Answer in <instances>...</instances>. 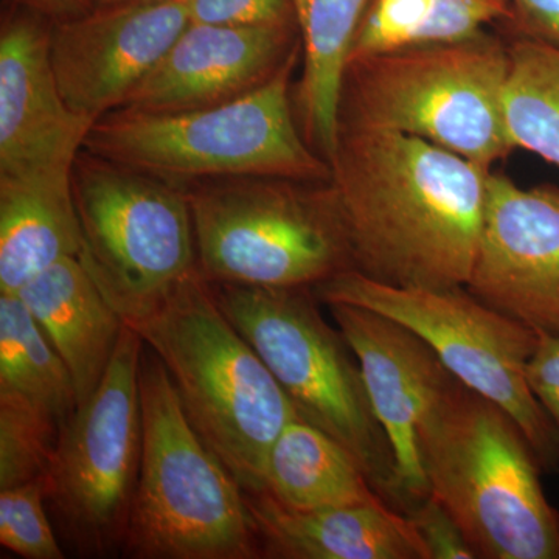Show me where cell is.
<instances>
[{
    "label": "cell",
    "mask_w": 559,
    "mask_h": 559,
    "mask_svg": "<svg viewBox=\"0 0 559 559\" xmlns=\"http://www.w3.org/2000/svg\"><path fill=\"white\" fill-rule=\"evenodd\" d=\"M189 24L186 0L105 3L55 22L50 61L62 97L92 121L123 108Z\"/></svg>",
    "instance_id": "13"
},
{
    "label": "cell",
    "mask_w": 559,
    "mask_h": 559,
    "mask_svg": "<svg viewBox=\"0 0 559 559\" xmlns=\"http://www.w3.org/2000/svg\"><path fill=\"white\" fill-rule=\"evenodd\" d=\"M330 165L353 270L401 288L468 285L491 170L414 135L344 127Z\"/></svg>",
    "instance_id": "1"
},
{
    "label": "cell",
    "mask_w": 559,
    "mask_h": 559,
    "mask_svg": "<svg viewBox=\"0 0 559 559\" xmlns=\"http://www.w3.org/2000/svg\"><path fill=\"white\" fill-rule=\"evenodd\" d=\"M264 491L300 510L389 506L355 455L304 418L289 421L272 444Z\"/></svg>",
    "instance_id": "20"
},
{
    "label": "cell",
    "mask_w": 559,
    "mask_h": 559,
    "mask_svg": "<svg viewBox=\"0 0 559 559\" xmlns=\"http://www.w3.org/2000/svg\"><path fill=\"white\" fill-rule=\"evenodd\" d=\"M514 35L559 46V0H510Z\"/></svg>",
    "instance_id": "30"
},
{
    "label": "cell",
    "mask_w": 559,
    "mask_h": 559,
    "mask_svg": "<svg viewBox=\"0 0 559 559\" xmlns=\"http://www.w3.org/2000/svg\"><path fill=\"white\" fill-rule=\"evenodd\" d=\"M473 296L539 336H559V189H522L491 171Z\"/></svg>",
    "instance_id": "14"
},
{
    "label": "cell",
    "mask_w": 559,
    "mask_h": 559,
    "mask_svg": "<svg viewBox=\"0 0 559 559\" xmlns=\"http://www.w3.org/2000/svg\"><path fill=\"white\" fill-rule=\"evenodd\" d=\"M503 90V120L513 150L559 167V46L514 35Z\"/></svg>",
    "instance_id": "23"
},
{
    "label": "cell",
    "mask_w": 559,
    "mask_h": 559,
    "mask_svg": "<svg viewBox=\"0 0 559 559\" xmlns=\"http://www.w3.org/2000/svg\"><path fill=\"white\" fill-rule=\"evenodd\" d=\"M358 359L371 409L388 437L403 513L429 498L419 428L432 404L457 380L421 337L395 320L353 305H329Z\"/></svg>",
    "instance_id": "15"
},
{
    "label": "cell",
    "mask_w": 559,
    "mask_h": 559,
    "mask_svg": "<svg viewBox=\"0 0 559 559\" xmlns=\"http://www.w3.org/2000/svg\"><path fill=\"white\" fill-rule=\"evenodd\" d=\"M79 260L124 322L150 314L197 270L186 189L83 150L72 171Z\"/></svg>",
    "instance_id": "10"
},
{
    "label": "cell",
    "mask_w": 559,
    "mask_h": 559,
    "mask_svg": "<svg viewBox=\"0 0 559 559\" xmlns=\"http://www.w3.org/2000/svg\"><path fill=\"white\" fill-rule=\"evenodd\" d=\"M300 53L299 46L263 86L223 105L114 110L95 121L84 150L179 187L224 178L330 182L331 165L294 117L290 81Z\"/></svg>",
    "instance_id": "4"
},
{
    "label": "cell",
    "mask_w": 559,
    "mask_h": 559,
    "mask_svg": "<svg viewBox=\"0 0 559 559\" xmlns=\"http://www.w3.org/2000/svg\"><path fill=\"white\" fill-rule=\"evenodd\" d=\"M0 392L38 404L61 425L79 407L68 366L17 294H0Z\"/></svg>",
    "instance_id": "24"
},
{
    "label": "cell",
    "mask_w": 559,
    "mask_h": 559,
    "mask_svg": "<svg viewBox=\"0 0 559 559\" xmlns=\"http://www.w3.org/2000/svg\"><path fill=\"white\" fill-rule=\"evenodd\" d=\"M117 2H138V0H97V5H105V3H117Z\"/></svg>",
    "instance_id": "32"
},
{
    "label": "cell",
    "mask_w": 559,
    "mask_h": 559,
    "mask_svg": "<svg viewBox=\"0 0 559 559\" xmlns=\"http://www.w3.org/2000/svg\"><path fill=\"white\" fill-rule=\"evenodd\" d=\"M210 285L300 417L344 444L382 499L403 513L395 457L371 409L358 359L341 330L323 319L314 290Z\"/></svg>",
    "instance_id": "8"
},
{
    "label": "cell",
    "mask_w": 559,
    "mask_h": 559,
    "mask_svg": "<svg viewBox=\"0 0 559 559\" xmlns=\"http://www.w3.org/2000/svg\"><path fill=\"white\" fill-rule=\"evenodd\" d=\"M170 374L193 428L246 492L264 491L267 455L301 418L266 364L194 270L145 318L128 323Z\"/></svg>",
    "instance_id": "2"
},
{
    "label": "cell",
    "mask_w": 559,
    "mask_h": 559,
    "mask_svg": "<svg viewBox=\"0 0 559 559\" xmlns=\"http://www.w3.org/2000/svg\"><path fill=\"white\" fill-rule=\"evenodd\" d=\"M143 349L145 342L127 323L100 384L62 423L44 474L62 530L91 554L123 546L142 459Z\"/></svg>",
    "instance_id": "11"
},
{
    "label": "cell",
    "mask_w": 559,
    "mask_h": 559,
    "mask_svg": "<svg viewBox=\"0 0 559 559\" xmlns=\"http://www.w3.org/2000/svg\"><path fill=\"white\" fill-rule=\"evenodd\" d=\"M428 551V559H474L465 533L443 506L429 496L406 514Z\"/></svg>",
    "instance_id": "28"
},
{
    "label": "cell",
    "mask_w": 559,
    "mask_h": 559,
    "mask_svg": "<svg viewBox=\"0 0 559 559\" xmlns=\"http://www.w3.org/2000/svg\"><path fill=\"white\" fill-rule=\"evenodd\" d=\"M16 294L68 366L79 406L86 403L105 377L127 322L76 257L51 264Z\"/></svg>",
    "instance_id": "18"
},
{
    "label": "cell",
    "mask_w": 559,
    "mask_h": 559,
    "mask_svg": "<svg viewBox=\"0 0 559 559\" xmlns=\"http://www.w3.org/2000/svg\"><path fill=\"white\" fill-rule=\"evenodd\" d=\"M139 384L142 459L124 554L140 559L263 557L245 489L193 428L164 362L148 347Z\"/></svg>",
    "instance_id": "5"
},
{
    "label": "cell",
    "mask_w": 559,
    "mask_h": 559,
    "mask_svg": "<svg viewBox=\"0 0 559 559\" xmlns=\"http://www.w3.org/2000/svg\"><path fill=\"white\" fill-rule=\"evenodd\" d=\"M527 380L533 395L559 432V336L539 337L527 366Z\"/></svg>",
    "instance_id": "29"
},
{
    "label": "cell",
    "mask_w": 559,
    "mask_h": 559,
    "mask_svg": "<svg viewBox=\"0 0 559 559\" xmlns=\"http://www.w3.org/2000/svg\"><path fill=\"white\" fill-rule=\"evenodd\" d=\"M51 22L17 5L0 35V183L72 186L95 121L62 97L50 61Z\"/></svg>",
    "instance_id": "12"
},
{
    "label": "cell",
    "mask_w": 559,
    "mask_h": 559,
    "mask_svg": "<svg viewBox=\"0 0 559 559\" xmlns=\"http://www.w3.org/2000/svg\"><path fill=\"white\" fill-rule=\"evenodd\" d=\"M80 250L72 186L0 183V294H16Z\"/></svg>",
    "instance_id": "21"
},
{
    "label": "cell",
    "mask_w": 559,
    "mask_h": 559,
    "mask_svg": "<svg viewBox=\"0 0 559 559\" xmlns=\"http://www.w3.org/2000/svg\"><path fill=\"white\" fill-rule=\"evenodd\" d=\"M325 305L366 308L421 337L466 388L498 404L527 437L544 473L559 468V432L533 395L527 366L539 334L468 289L401 288L348 270L312 288Z\"/></svg>",
    "instance_id": "9"
},
{
    "label": "cell",
    "mask_w": 559,
    "mask_h": 559,
    "mask_svg": "<svg viewBox=\"0 0 559 559\" xmlns=\"http://www.w3.org/2000/svg\"><path fill=\"white\" fill-rule=\"evenodd\" d=\"M509 44L476 38L356 58L342 81L340 128L414 135L491 170L513 151L503 120Z\"/></svg>",
    "instance_id": "6"
},
{
    "label": "cell",
    "mask_w": 559,
    "mask_h": 559,
    "mask_svg": "<svg viewBox=\"0 0 559 559\" xmlns=\"http://www.w3.org/2000/svg\"><path fill=\"white\" fill-rule=\"evenodd\" d=\"M513 20L510 0H371L349 61L414 47L476 38ZM348 61V62H349Z\"/></svg>",
    "instance_id": "22"
},
{
    "label": "cell",
    "mask_w": 559,
    "mask_h": 559,
    "mask_svg": "<svg viewBox=\"0 0 559 559\" xmlns=\"http://www.w3.org/2000/svg\"><path fill=\"white\" fill-rule=\"evenodd\" d=\"M61 423L32 401L0 392V489L44 476Z\"/></svg>",
    "instance_id": "25"
},
{
    "label": "cell",
    "mask_w": 559,
    "mask_h": 559,
    "mask_svg": "<svg viewBox=\"0 0 559 559\" xmlns=\"http://www.w3.org/2000/svg\"><path fill=\"white\" fill-rule=\"evenodd\" d=\"M183 189L198 271L210 283L316 288L353 270L330 182L224 178Z\"/></svg>",
    "instance_id": "7"
},
{
    "label": "cell",
    "mask_w": 559,
    "mask_h": 559,
    "mask_svg": "<svg viewBox=\"0 0 559 559\" xmlns=\"http://www.w3.org/2000/svg\"><path fill=\"white\" fill-rule=\"evenodd\" d=\"M300 46L288 27L189 24L123 108L182 112L235 100L259 90Z\"/></svg>",
    "instance_id": "16"
},
{
    "label": "cell",
    "mask_w": 559,
    "mask_h": 559,
    "mask_svg": "<svg viewBox=\"0 0 559 559\" xmlns=\"http://www.w3.org/2000/svg\"><path fill=\"white\" fill-rule=\"evenodd\" d=\"M371 0H290L304 70L297 116L312 150L331 162L340 134L342 81Z\"/></svg>",
    "instance_id": "19"
},
{
    "label": "cell",
    "mask_w": 559,
    "mask_h": 559,
    "mask_svg": "<svg viewBox=\"0 0 559 559\" xmlns=\"http://www.w3.org/2000/svg\"><path fill=\"white\" fill-rule=\"evenodd\" d=\"M16 5L24 7L55 22L80 16L97 5V0H14Z\"/></svg>",
    "instance_id": "31"
},
{
    "label": "cell",
    "mask_w": 559,
    "mask_h": 559,
    "mask_svg": "<svg viewBox=\"0 0 559 559\" xmlns=\"http://www.w3.org/2000/svg\"><path fill=\"white\" fill-rule=\"evenodd\" d=\"M429 496L481 559H559V511L518 423L455 380L419 428Z\"/></svg>",
    "instance_id": "3"
},
{
    "label": "cell",
    "mask_w": 559,
    "mask_h": 559,
    "mask_svg": "<svg viewBox=\"0 0 559 559\" xmlns=\"http://www.w3.org/2000/svg\"><path fill=\"white\" fill-rule=\"evenodd\" d=\"M186 3L191 24L297 27L290 0H186Z\"/></svg>",
    "instance_id": "27"
},
{
    "label": "cell",
    "mask_w": 559,
    "mask_h": 559,
    "mask_svg": "<svg viewBox=\"0 0 559 559\" xmlns=\"http://www.w3.org/2000/svg\"><path fill=\"white\" fill-rule=\"evenodd\" d=\"M246 492V491H245ZM263 557L282 559H428L406 514L389 506L300 510L266 491L246 492Z\"/></svg>",
    "instance_id": "17"
},
{
    "label": "cell",
    "mask_w": 559,
    "mask_h": 559,
    "mask_svg": "<svg viewBox=\"0 0 559 559\" xmlns=\"http://www.w3.org/2000/svg\"><path fill=\"white\" fill-rule=\"evenodd\" d=\"M46 500L44 476L0 489V544L7 550L25 559L64 558L44 507Z\"/></svg>",
    "instance_id": "26"
}]
</instances>
